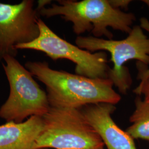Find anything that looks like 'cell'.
I'll return each instance as SVG.
<instances>
[{
    "mask_svg": "<svg viewBox=\"0 0 149 149\" xmlns=\"http://www.w3.org/2000/svg\"><path fill=\"white\" fill-rule=\"evenodd\" d=\"M38 13L33 0L15 5L0 2V60L16 57L17 45L31 42L39 34Z\"/></svg>",
    "mask_w": 149,
    "mask_h": 149,
    "instance_id": "52a82bcc",
    "label": "cell"
},
{
    "mask_svg": "<svg viewBox=\"0 0 149 149\" xmlns=\"http://www.w3.org/2000/svg\"><path fill=\"white\" fill-rule=\"evenodd\" d=\"M140 26L141 28L149 33V20L146 18L143 17L140 19ZM137 67L139 71L138 75V79L139 80H140L141 81H143L148 79L149 77V68H147V66L138 62L137 63Z\"/></svg>",
    "mask_w": 149,
    "mask_h": 149,
    "instance_id": "8fae6325",
    "label": "cell"
},
{
    "mask_svg": "<svg viewBox=\"0 0 149 149\" xmlns=\"http://www.w3.org/2000/svg\"><path fill=\"white\" fill-rule=\"evenodd\" d=\"M2 60L10 91L7 101L0 107V118L7 122L19 123L33 116L43 117L50 108L47 93L16 57L7 55Z\"/></svg>",
    "mask_w": 149,
    "mask_h": 149,
    "instance_id": "277c9868",
    "label": "cell"
},
{
    "mask_svg": "<svg viewBox=\"0 0 149 149\" xmlns=\"http://www.w3.org/2000/svg\"><path fill=\"white\" fill-rule=\"evenodd\" d=\"M38 149H97L104 143L79 109L50 107L43 117Z\"/></svg>",
    "mask_w": 149,
    "mask_h": 149,
    "instance_id": "3957f363",
    "label": "cell"
},
{
    "mask_svg": "<svg viewBox=\"0 0 149 149\" xmlns=\"http://www.w3.org/2000/svg\"><path fill=\"white\" fill-rule=\"evenodd\" d=\"M133 92L138 96L143 95L144 101L149 102V77L144 81H141L139 85L133 91Z\"/></svg>",
    "mask_w": 149,
    "mask_h": 149,
    "instance_id": "7c38bea8",
    "label": "cell"
},
{
    "mask_svg": "<svg viewBox=\"0 0 149 149\" xmlns=\"http://www.w3.org/2000/svg\"><path fill=\"white\" fill-rule=\"evenodd\" d=\"M132 1L129 0H111L109 1V3L112 7L116 9H118L119 8L127 9L129 3Z\"/></svg>",
    "mask_w": 149,
    "mask_h": 149,
    "instance_id": "4fadbf2b",
    "label": "cell"
},
{
    "mask_svg": "<svg viewBox=\"0 0 149 149\" xmlns=\"http://www.w3.org/2000/svg\"><path fill=\"white\" fill-rule=\"evenodd\" d=\"M39 36L31 42L17 45L16 49H31L45 54L53 60L67 59L76 64L77 74L92 79H108L109 67L105 52L92 53L59 37L38 18Z\"/></svg>",
    "mask_w": 149,
    "mask_h": 149,
    "instance_id": "8992f818",
    "label": "cell"
},
{
    "mask_svg": "<svg viewBox=\"0 0 149 149\" xmlns=\"http://www.w3.org/2000/svg\"><path fill=\"white\" fill-rule=\"evenodd\" d=\"M116 108L107 103L91 104L80 108L86 120L96 130L108 149H136L134 139L122 130L111 114Z\"/></svg>",
    "mask_w": 149,
    "mask_h": 149,
    "instance_id": "ba28073f",
    "label": "cell"
},
{
    "mask_svg": "<svg viewBox=\"0 0 149 149\" xmlns=\"http://www.w3.org/2000/svg\"><path fill=\"white\" fill-rule=\"evenodd\" d=\"M143 2L148 6L149 8V0H144V1H143Z\"/></svg>",
    "mask_w": 149,
    "mask_h": 149,
    "instance_id": "5bb4252c",
    "label": "cell"
},
{
    "mask_svg": "<svg viewBox=\"0 0 149 149\" xmlns=\"http://www.w3.org/2000/svg\"><path fill=\"white\" fill-rule=\"evenodd\" d=\"M58 4L38 11V15L47 18L61 16L66 21L73 24V31L80 35L85 32H91L93 37L105 36L109 39L113 37L108 29L127 33L132 31V26L135 21L132 13H125L113 8L108 0H60Z\"/></svg>",
    "mask_w": 149,
    "mask_h": 149,
    "instance_id": "7a4b0ae2",
    "label": "cell"
},
{
    "mask_svg": "<svg viewBox=\"0 0 149 149\" xmlns=\"http://www.w3.org/2000/svg\"><path fill=\"white\" fill-rule=\"evenodd\" d=\"M103 146H101V147H100V148H98V149H104Z\"/></svg>",
    "mask_w": 149,
    "mask_h": 149,
    "instance_id": "9a60e30c",
    "label": "cell"
},
{
    "mask_svg": "<svg viewBox=\"0 0 149 149\" xmlns=\"http://www.w3.org/2000/svg\"><path fill=\"white\" fill-rule=\"evenodd\" d=\"M75 42L77 47L90 53L107 51L111 53L113 68L109 70L108 78L123 94L127 93L132 83L129 70L123 65L131 60L149 65V38L140 26H134L127 38L122 40L79 36Z\"/></svg>",
    "mask_w": 149,
    "mask_h": 149,
    "instance_id": "5b68a950",
    "label": "cell"
},
{
    "mask_svg": "<svg viewBox=\"0 0 149 149\" xmlns=\"http://www.w3.org/2000/svg\"><path fill=\"white\" fill-rule=\"evenodd\" d=\"M43 127V117L38 116L0 125V149H38L36 142Z\"/></svg>",
    "mask_w": 149,
    "mask_h": 149,
    "instance_id": "9c48e42d",
    "label": "cell"
},
{
    "mask_svg": "<svg viewBox=\"0 0 149 149\" xmlns=\"http://www.w3.org/2000/svg\"><path fill=\"white\" fill-rule=\"evenodd\" d=\"M24 66L46 86L50 107L80 109L98 103L114 105L121 100L109 79H92L55 70L44 61H28Z\"/></svg>",
    "mask_w": 149,
    "mask_h": 149,
    "instance_id": "6da1fadb",
    "label": "cell"
},
{
    "mask_svg": "<svg viewBox=\"0 0 149 149\" xmlns=\"http://www.w3.org/2000/svg\"><path fill=\"white\" fill-rule=\"evenodd\" d=\"M135 104V109L130 117L133 124L126 132L133 139L149 141V102L143 101L138 96Z\"/></svg>",
    "mask_w": 149,
    "mask_h": 149,
    "instance_id": "30bf717a",
    "label": "cell"
}]
</instances>
